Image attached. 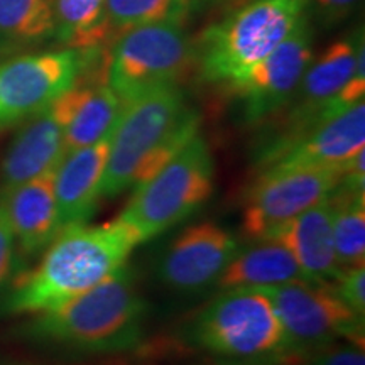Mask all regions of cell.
Listing matches in <instances>:
<instances>
[{
  "label": "cell",
  "mask_w": 365,
  "mask_h": 365,
  "mask_svg": "<svg viewBox=\"0 0 365 365\" xmlns=\"http://www.w3.org/2000/svg\"><path fill=\"white\" fill-rule=\"evenodd\" d=\"M139 244V234L120 218L63 228L38 266L14 286L4 309L39 314L58 308L124 267Z\"/></svg>",
  "instance_id": "cell-1"
},
{
  "label": "cell",
  "mask_w": 365,
  "mask_h": 365,
  "mask_svg": "<svg viewBox=\"0 0 365 365\" xmlns=\"http://www.w3.org/2000/svg\"><path fill=\"white\" fill-rule=\"evenodd\" d=\"M198 129V112L180 85L161 86L124 105L112 132L102 198H115L149 180Z\"/></svg>",
  "instance_id": "cell-2"
},
{
  "label": "cell",
  "mask_w": 365,
  "mask_h": 365,
  "mask_svg": "<svg viewBox=\"0 0 365 365\" xmlns=\"http://www.w3.org/2000/svg\"><path fill=\"white\" fill-rule=\"evenodd\" d=\"M148 303L130 267L58 308L39 313L26 327L29 339L80 354H120L140 344Z\"/></svg>",
  "instance_id": "cell-3"
},
{
  "label": "cell",
  "mask_w": 365,
  "mask_h": 365,
  "mask_svg": "<svg viewBox=\"0 0 365 365\" xmlns=\"http://www.w3.org/2000/svg\"><path fill=\"white\" fill-rule=\"evenodd\" d=\"M188 335L218 365H291L301 360L261 289H225L196 314Z\"/></svg>",
  "instance_id": "cell-4"
},
{
  "label": "cell",
  "mask_w": 365,
  "mask_h": 365,
  "mask_svg": "<svg viewBox=\"0 0 365 365\" xmlns=\"http://www.w3.org/2000/svg\"><path fill=\"white\" fill-rule=\"evenodd\" d=\"M308 7L309 0H250L210 26L198 41L202 76L210 83H235L293 33Z\"/></svg>",
  "instance_id": "cell-5"
},
{
  "label": "cell",
  "mask_w": 365,
  "mask_h": 365,
  "mask_svg": "<svg viewBox=\"0 0 365 365\" xmlns=\"http://www.w3.org/2000/svg\"><path fill=\"white\" fill-rule=\"evenodd\" d=\"M215 164L207 140L196 134L149 180L135 186L120 220L145 242L193 215L213 191Z\"/></svg>",
  "instance_id": "cell-6"
},
{
  "label": "cell",
  "mask_w": 365,
  "mask_h": 365,
  "mask_svg": "<svg viewBox=\"0 0 365 365\" xmlns=\"http://www.w3.org/2000/svg\"><path fill=\"white\" fill-rule=\"evenodd\" d=\"M195 58L181 24L161 22L117 36L107 59V85L122 105L166 85H178Z\"/></svg>",
  "instance_id": "cell-7"
},
{
  "label": "cell",
  "mask_w": 365,
  "mask_h": 365,
  "mask_svg": "<svg viewBox=\"0 0 365 365\" xmlns=\"http://www.w3.org/2000/svg\"><path fill=\"white\" fill-rule=\"evenodd\" d=\"M100 56L98 49L21 54L0 61V132L27 122L73 88Z\"/></svg>",
  "instance_id": "cell-8"
},
{
  "label": "cell",
  "mask_w": 365,
  "mask_h": 365,
  "mask_svg": "<svg viewBox=\"0 0 365 365\" xmlns=\"http://www.w3.org/2000/svg\"><path fill=\"white\" fill-rule=\"evenodd\" d=\"M261 291L271 299L287 340L301 360L336 339L362 340L364 314L354 312L328 286L303 281Z\"/></svg>",
  "instance_id": "cell-9"
},
{
  "label": "cell",
  "mask_w": 365,
  "mask_h": 365,
  "mask_svg": "<svg viewBox=\"0 0 365 365\" xmlns=\"http://www.w3.org/2000/svg\"><path fill=\"white\" fill-rule=\"evenodd\" d=\"M341 178V166H286L262 170L245 200L242 230L264 240L291 218L328 198Z\"/></svg>",
  "instance_id": "cell-10"
},
{
  "label": "cell",
  "mask_w": 365,
  "mask_h": 365,
  "mask_svg": "<svg viewBox=\"0 0 365 365\" xmlns=\"http://www.w3.org/2000/svg\"><path fill=\"white\" fill-rule=\"evenodd\" d=\"M313 26L309 16L245 76L228 85L240 102L245 124H261L289 103L313 61Z\"/></svg>",
  "instance_id": "cell-11"
},
{
  "label": "cell",
  "mask_w": 365,
  "mask_h": 365,
  "mask_svg": "<svg viewBox=\"0 0 365 365\" xmlns=\"http://www.w3.org/2000/svg\"><path fill=\"white\" fill-rule=\"evenodd\" d=\"M364 54L362 29L328 46L317 61L304 71L298 88L287 103L289 112L284 118V124L276 135L267 140L266 145H262L259 156L279 148L281 144L318 122L330 118L327 113V105L349 83L357 70L364 68Z\"/></svg>",
  "instance_id": "cell-12"
},
{
  "label": "cell",
  "mask_w": 365,
  "mask_h": 365,
  "mask_svg": "<svg viewBox=\"0 0 365 365\" xmlns=\"http://www.w3.org/2000/svg\"><path fill=\"white\" fill-rule=\"evenodd\" d=\"M239 242L213 222L195 223L168 245L158 262V277L180 293H200L217 284L235 254Z\"/></svg>",
  "instance_id": "cell-13"
},
{
  "label": "cell",
  "mask_w": 365,
  "mask_h": 365,
  "mask_svg": "<svg viewBox=\"0 0 365 365\" xmlns=\"http://www.w3.org/2000/svg\"><path fill=\"white\" fill-rule=\"evenodd\" d=\"M365 145V103L318 122L279 148L259 156L261 171L286 166H341Z\"/></svg>",
  "instance_id": "cell-14"
},
{
  "label": "cell",
  "mask_w": 365,
  "mask_h": 365,
  "mask_svg": "<svg viewBox=\"0 0 365 365\" xmlns=\"http://www.w3.org/2000/svg\"><path fill=\"white\" fill-rule=\"evenodd\" d=\"M112 132L98 143L68 150L58 164L54 171V196L61 230L93 217L102 198L100 188L110 153Z\"/></svg>",
  "instance_id": "cell-15"
},
{
  "label": "cell",
  "mask_w": 365,
  "mask_h": 365,
  "mask_svg": "<svg viewBox=\"0 0 365 365\" xmlns=\"http://www.w3.org/2000/svg\"><path fill=\"white\" fill-rule=\"evenodd\" d=\"M276 240L294 255L308 282L328 286L341 271L333 239L330 196L277 227L267 239Z\"/></svg>",
  "instance_id": "cell-16"
},
{
  "label": "cell",
  "mask_w": 365,
  "mask_h": 365,
  "mask_svg": "<svg viewBox=\"0 0 365 365\" xmlns=\"http://www.w3.org/2000/svg\"><path fill=\"white\" fill-rule=\"evenodd\" d=\"M66 154L65 129L51 105L29 118L9 145L2 161V191L56 171Z\"/></svg>",
  "instance_id": "cell-17"
},
{
  "label": "cell",
  "mask_w": 365,
  "mask_h": 365,
  "mask_svg": "<svg viewBox=\"0 0 365 365\" xmlns=\"http://www.w3.org/2000/svg\"><path fill=\"white\" fill-rule=\"evenodd\" d=\"M16 245L26 257L41 252L59 234L54 173L0 193Z\"/></svg>",
  "instance_id": "cell-18"
},
{
  "label": "cell",
  "mask_w": 365,
  "mask_h": 365,
  "mask_svg": "<svg viewBox=\"0 0 365 365\" xmlns=\"http://www.w3.org/2000/svg\"><path fill=\"white\" fill-rule=\"evenodd\" d=\"M51 108L65 129L68 153L98 143L110 134L124 105L108 85L76 83L59 95Z\"/></svg>",
  "instance_id": "cell-19"
},
{
  "label": "cell",
  "mask_w": 365,
  "mask_h": 365,
  "mask_svg": "<svg viewBox=\"0 0 365 365\" xmlns=\"http://www.w3.org/2000/svg\"><path fill=\"white\" fill-rule=\"evenodd\" d=\"M307 281L294 255L276 240L239 250L218 277L220 289H266ZM308 282V281H307Z\"/></svg>",
  "instance_id": "cell-20"
},
{
  "label": "cell",
  "mask_w": 365,
  "mask_h": 365,
  "mask_svg": "<svg viewBox=\"0 0 365 365\" xmlns=\"http://www.w3.org/2000/svg\"><path fill=\"white\" fill-rule=\"evenodd\" d=\"M53 39L71 49H98L113 39L105 0H53Z\"/></svg>",
  "instance_id": "cell-21"
},
{
  "label": "cell",
  "mask_w": 365,
  "mask_h": 365,
  "mask_svg": "<svg viewBox=\"0 0 365 365\" xmlns=\"http://www.w3.org/2000/svg\"><path fill=\"white\" fill-rule=\"evenodd\" d=\"M53 39V0H0V56Z\"/></svg>",
  "instance_id": "cell-22"
},
{
  "label": "cell",
  "mask_w": 365,
  "mask_h": 365,
  "mask_svg": "<svg viewBox=\"0 0 365 365\" xmlns=\"http://www.w3.org/2000/svg\"><path fill=\"white\" fill-rule=\"evenodd\" d=\"M333 207V239L339 266L364 267L365 264V193L336 186L330 195Z\"/></svg>",
  "instance_id": "cell-23"
},
{
  "label": "cell",
  "mask_w": 365,
  "mask_h": 365,
  "mask_svg": "<svg viewBox=\"0 0 365 365\" xmlns=\"http://www.w3.org/2000/svg\"><path fill=\"white\" fill-rule=\"evenodd\" d=\"M113 39L134 27L175 22L181 24L188 14V0H105Z\"/></svg>",
  "instance_id": "cell-24"
},
{
  "label": "cell",
  "mask_w": 365,
  "mask_h": 365,
  "mask_svg": "<svg viewBox=\"0 0 365 365\" xmlns=\"http://www.w3.org/2000/svg\"><path fill=\"white\" fill-rule=\"evenodd\" d=\"M328 287L349 304L354 312L365 313V271L364 267H344Z\"/></svg>",
  "instance_id": "cell-25"
},
{
  "label": "cell",
  "mask_w": 365,
  "mask_h": 365,
  "mask_svg": "<svg viewBox=\"0 0 365 365\" xmlns=\"http://www.w3.org/2000/svg\"><path fill=\"white\" fill-rule=\"evenodd\" d=\"M360 0H309L308 11L313 12L322 27H333L349 19Z\"/></svg>",
  "instance_id": "cell-26"
},
{
  "label": "cell",
  "mask_w": 365,
  "mask_h": 365,
  "mask_svg": "<svg viewBox=\"0 0 365 365\" xmlns=\"http://www.w3.org/2000/svg\"><path fill=\"white\" fill-rule=\"evenodd\" d=\"M16 262V240L9 225L6 213L0 205V289L6 284L14 271Z\"/></svg>",
  "instance_id": "cell-27"
},
{
  "label": "cell",
  "mask_w": 365,
  "mask_h": 365,
  "mask_svg": "<svg viewBox=\"0 0 365 365\" xmlns=\"http://www.w3.org/2000/svg\"><path fill=\"white\" fill-rule=\"evenodd\" d=\"M313 365H365V357L359 349H339L318 359Z\"/></svg>",
  "instance_id": "cell-28"
},
{
  "label": "cell",
  "mask_w": 365,
  "mask_h": 365,
  "mask_svg": "<svg viewBox=\"0 0 365 365\" xmlns=\"http://www.w3.org/2000/svg\"><path fill=\"white\" fill-rule=\"evenodd\" d=\"M230 2H245V0H230Z\"/></svg>",
  "instance_id": "cell-29"
}]
</instances>
